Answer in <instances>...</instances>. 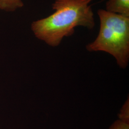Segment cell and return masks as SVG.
<instances>
[{
    "mask_svg": "<svg viewBox=\"0 0 129 129\" xmlns=\"http://www.w3.org/2000/svg\"><path fill=\"white\" fill-rule=\"evenodd\" d=\"M93 0H55L52 5L54 13L32 23L37 38L48 46L57 47L64 37L73 35L78 27L93 30L94 14L90 3Z\"/></svg>",
    "mask_w": 129,
    "mask_h": 129,
    "instance_id": "obj_1",
    "label": "cell"
},
{
    "mask_svg": "<svg viewBox=\"0 0 129 129\" xmlns=\"http://www.w3.org/2000/svg\"><path fill=\"white\" fill-rule=\"evenodd\" d=\"M21 0H0V9L14 11L19 7L23 6Z\"/></svg>",
    "mask_w": 129,
    "mask_h": 129,
    "instance_id": "obj_4",
    "label": "cell"
},
{
    "mask_svg": "<svg viewBox=\"0 0 129 129\" xmlns=\"http://www.w3.org/2000/svg\"><path fill=\"white\" fill-rule=\"evenodd\" d=\"M105 10L111 13L129 17V0H108Z\"/></svg>",
    "mask_w": 129,
    "mask_h": 129,
    "instance_id": "obj_3",
    "label": "cell"
},
{
    "mask_svg": "<svg viewBox=\"0 0 129 129\" xmlns=\"http://www.w3.org/2000/svg\"><path fill=\"white\" fill-rule=\"evenodd\" d=\"M104 1V0H102V1H101V2H103V1Z\"/></svg>",
    "mask_w": 129,
    "mask_h": 129,
    "instance_id": "obj_7",
    "label": "cell"
},
{
    "mask_svg": "<svg viewBox=\"0 0 129 129\" xmlns=\"http://www.w3.org/2000/svg\"><path fill=\"white\" fill-rule=\"evenodd\" d=\"M109 129H129V123L118 119L111 124Z\"/></svg>",
    "mask_w": 129,
    "mask_h": 129,
    "instance_id": "obj_6",
    "label": "cell"
},
{
    "mask_svg": "<svg viewBox=\"0 0 129 129\" xmlns=\"http://www.w3.org/2000/svg\"><path fill=\"white\" fill-rule=\"evenodd\" d=\"M98 35L86 46L89 52H104L112 55L118 66L126 69L129 62V17L99 9Z\"/></svg>",
    "mask_w": 129,
    "mask_h": 129,
    "instance_id": "obj_2",
    "label": "cell"
},
{
    "mask_svg": "<svg viewBox=\"0 0 129 129\" xmlns=\"http://www.w3.org/2000/svg\"><path fill=\"white\" fill-rule=\"evenodd\" d=\"M118 117L119 120L125 123H129V97L121 108Z\"/></svg>",
    "mask_w": 129,
    "mask_h": 129,
    "instance_id": "obj_5",
    "label": "cell"
}]
</instances>
